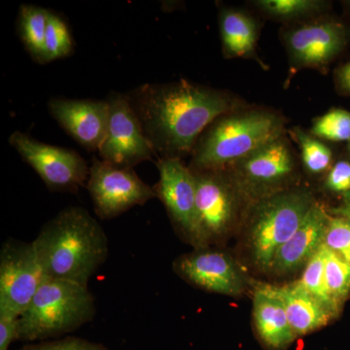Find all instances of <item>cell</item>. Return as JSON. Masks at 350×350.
Returning <instances> with one entry per match:
<instances>
[{
    "label": "cell",
    "instance_id": "1",
    "mask_svg": "<svg viewBox=\"0 0 350 350\" xmlns=\"http://www.w3.org/2000/svg\"><path fill=\"white\" fill-rule=\"evenodd\" d=\"M126 94L159 159L192 155L209 125L243 108L238 98L224 91L184 79L142 85Z\"/></svg>",
    "mask_w": 350,
    "mask_h": 350
},
{
    "label": "cell",
    "instance_id": "2",
    "mask_svg": "<svg viewBox=\"0 0 350 350\" xmlns=\"http://www.w3.org/2000/svg\"><path fill=\"white\" fill-rule=\"evenodd\" d=\"M32 245L45 276L87 287L108 255L105 230L79 206L66 207L48 221Z\"/></svg>",
    "mask_w": 350,
    "mask_h": 350
},
{
    "label": "cell",
    "instance_id": "3",
    "mask_svg": "<svg viewBox=\"0 0 350 350\" xmlns=\"http://www.w3.org/2000/svg\"><path fill=\"white\" fill-rule=\"evenodd\" d=\"M284 121L275 112L239 109L222 115L200 135L190 169L224 170L283 137Z\"/></svg>",
    "mask_w": 350,
    "mask_h": 350
},
{
    "label": "cell",
    "instance_id": "4",
    "mask_svg": "<svg viewBox=\"0 0 350 350\" xmlns=\"http://www.w3.org/2000/svg\"><path fill=\"white\" fill-rule=\"evenodd\" d=\"M94 314V299L87 286L45 276L19 317V340L59 337L92 321Z\"/></svg>",
    "mask_w": 350,
    "mask_h": 350
},
{
    "label": "cell",
    "instance_id": "5",
    "mask_svg": "<svg viewBox=\"0 0 350 350\" xmlns=\"http://www.w3.org/2000/svg\"><path fill=\"white\" fill-rule=\"evenodd\" d=\"M314 204L310 193L292 190L262 204L250 232L251 251L261 268L269 269L278 251L293 237Z\"/></svg>",
    "mask_w": 350,
    "mask_h": 350
},
{
    "label": "cell",
    "instance_id": "6",
    "mask_svg": "<svg viewBox=\"0 0 350 350\" xmlns=\"http://www.w3.org/2000/svg\"><path fill=\"white\" fill-rule=\"evenodd\" d=\"M9 144L51 191L76 192L89 179L90 167L75 150L44 144L20 131H14Z\"/></svg>",
    "mask_w": 350,
    "mask_h": 350
},
{
    "label": "cell",
    "instance_id": "7",
    "mask_svg": "<svg viewBox=\"0 0 350 350\" xmlns=\"http://www.w3.org/2000/svg\"><path fill=\"white\" fill-rule=\"evenodd\" d=\"M88 191L100 219H112L133 206L157 198L155 190L133 169H124L94 158L90 167Z\"/></svg>",
    "mask_w": 350,
    "mask_h": 350
},
{
    "label": "cell",
    "instance_id": "8",
    "mask_svg": "<svg viewBox=\"0 0 350 350\" xmlns=\"http://www.w3.org/2000/svg\"><path fill=\"white\" fill-rule=\"evenodd\" d=\"M44 278L32 243L7 241L0 251V314L19 319Z\"/></svg>",
    "mask_w": 350,
    "mask_h": 350
},
{
    "label": "cell",
    "instance_id": "9",
    "mask_svg": "<svg viewBox=\"0 0 350 350\" xmlns=\"http://www.w3.org/2000/svg\"><path fill=\"white\" fill-rule=\"evenodd\" d=\"M197 186V216L200 248L217 241L231 230L238 198L225 170H191Z\"/></svg>",
    "mask_w": 350,
    "mask_h": 350
},
{
    "label": "cell",
    "instance_id": "10",
    "mask_svg": "<svg viewBox=\"0 0 350 350\" xmlns=\"http://www.w3.org/2000/svg\"><path fill=\"white\" fill-rule=\"evenodd\" d=\"M107 100L109 123L107 137L98 150L100 160L124 169H133L138 163L151 160L155 153L126 94L111 93Z\"/></svg>",
    "mask_w": 350,
    "mask_h": 350
},
{
    "label": "cell",
    "instance_id": "11",
    "mask_svg": "<svg viewBox=\"0 0 350 350\" xmlns=\"http://www.w3.org/2000/svg\"><path fill=\"white\" fill-rule=\"evenodd\" d=\"M159 178L155 190L174 224L200 248L197 216V186L195 175L181 159H158Z\"/></svg>",
    "mask_w": 350,
    "mask_h": 350
},
{
    "label": "cell",
    "instance_id": "12",
    "mask_svg": "<svg viewBox=\"0 0 350 350\" xmlns=\"http://www.w3.org/2000/svg\"><path fill=\"white\" fill-rule=\"evenodd\" d=\"M174 269L191 284L211 293L238 296L243 290L238 266L231 256L221 251L198 248L177 259Z\"/></svg>",
    "mask_w": 350,
    "mask_h": 350
},
{
    "label": "cell",
    "instance_id": "13",
    "mask_svg": "<svg viewBox=\"0 0 350 350\" xmlns=\"http://www.w3.org/2000/svg\"><path fill=\"white\" fill-rule=\"evenodd\" d=\"M48 109L51 116L80 146L89 152L100 150L109 123L107 100L52 98Z\"/></svg>",
    "mask_w": 350,
    "mask_h": 350
},
{
    "label": "cell",
    "instance_id": "14",
    "mask_svg": "<svg viewBox=\"0 0 350 350\" xmlns=\"http://www.w3.org/2000/svg\"><path fill=\"white\" fill-rule=\"evenodd\" d=\"M285 40L294 66L321 68L344 48L345 31L334 21H315L291 29Z\"/></svg>",
    "mask_w": 350,
    "mask_h": 350
},
{
    "label": "cell",
    "instance_id": "15",
    "mask_svg": "<svg viewBox=\"0 0 350 350\" xmlns=\"http://www.w3.org/2000/svg\"><path fill=\"white\" fill-rule=\"evenodd\" d=\"M330 215L315 202L293 237L276 253L269 269L287 273L308 264L324 244Z\"/></svg>",
    "mask_w": 350,
    "mask_h": 350
},
{
    "label": "cell",
    "instance_id": "16",
    "mask_svg": "<svg viewBox=\"0 0 350 350\" xmlns=\"http://www.w3.org/2000/svg\"><path fill=\"white\" fill-rule=\"evenodd\" d=\"M227 169L234 170L246 183L255 186H273L291 176L295 160L291 149L282 137L253 152Z\"/></svg>",
    "mask_w": 350,
    "mask_h": 350
},
{
    "label": "cell",
    "instance_id": "17",
    "mask_svg": "<svg viewBox=\"0 0 350 350\" xmlns=\"http://www.w3.org/2000/svg\"><path fill=\"white\" fill-rule=\"evenodd\" d=\"M266 286L282 301L290 325L297 337L319 330L337 315L297 282L283 286L269 284H266Z\"/></svg>",
    "mask_w": 350,
    "mask_h": 350
},
{
    "label": "cell",
    "instance_id": "18",
    "mask_svg": "<svg viewBox=\"0 0 350 350\" xmlns=\"http://www.w3.org/2000/svg\"><path fill=\"white\" fill-rule=\"evenodd\" d=\"M253 317L258 337L268 350H286L298 338L282 301L266 284H259L253 293Z\"/></svg>",
    "mask_w": 350,
    "mask_h": 350
},
{
    "label": "cell",
    "instance_id": "19",
    "mask_svg": "<svg viewBox=\"0 0 350 350\" xmlns=\"http://www.w3.org/2000/svg\"><path fill=\"white\" fill-rule=\"evenodd\" d=\"M223 50L228 57H248L257 42V27L250 16L241 11L225 9L219 17Z\"/></svg>",
    "mask_w": 350,
    "mask_h": 350
},
{
    "label": "cell",
    "instance_id": "20",
    "mask_svg": "<svg viewBox=\"0 0 350 350\" xmlns=\"http://www.w3.org/2000/svg\"><path fill=\"white\" fill-rule=\"evenodd\" d=\"M49 11L43 7L22 4L18 15V34L34 62L44 64V43Z\"/></svg>",
    "mask_w": 350,
    "mask_h": 350
},
{
    "label": "cell",
    "instance_id": "21",
    "mask_svg": "<svg viewBox=\"0 0 350 350\" xmlns=\"http://www.w3.org/2000/svg\"><path fill=\"white\" fill-rule=\"evenodd\" d=\"M73 50L75 42L66 20L50 10L44 43V64L71 56Z\"/></svg>",
    "mask_w": 350,
    "mask_h": 350
},
{
    "label": "cell",
    "instance_id": "22",
    "mask_svg": "<svg viewBox=\"0 0 350 350\" xmlns=\"http://www.w3.org/2000/svg\"><path fill=\"white\" fill-rule=\"evenodd\" d=\"M326 246L322 245L314 256L306 265L305 271L300 280H298L306 291L324 304L332 312L338 314L340 308L333 300L327 290L325 282Z\"/></svg>",
    "mask_w": 350,
    "mask_h": 350
},
{
    "label": "cell",
    "instance_id": "23",
    "mask_svg": "<svg viewBox=\"0 0 350 350\" xmlns=\"http://www.w3.org/2000/svg\"><path fill=\"white\" fill-rule=\"evenodd\" d=\"M254 3L269 17L285 21L312 17L327 5L319 0H258Z\"/></svg>",
    "mask_w": 350,
    "mask_h": 350
},
{
    "label": "cell",
    "instance_id": "24",
    "mask_svg": "<svg viewBox=\"0 0 350 350\" xmlns=\"http://www.w3.org/2000/svg\"><path fill=\"white\" fill-rule=\"evenodd\" d=\"M325 282L332 300L340 308L350 293V264L327 247Z\"/></svg>",
    "mask_w": 350,
    "mask_h": 350
},
{
    "label": "cell",
    "instance_id": "25",
    "mask_svg": "<svg viewBox=\"0 0 350 350\" xmlns=\"http://www.w3.org/2000/svg\"><path fill=\"white\" fill-rule=\"evenodd\" d=\"M294 137L300 146L306 169L312 174H321L328 170L332 162V151L325 144L300 129L294 131Z\"/></svg>",
    "mask_w": 350,
    "mask_h": 350
},
{
    "label": "cell",
    "instance_id": "26",
    "mask_svg": "<svg viewBox=\"0 0 350 350\" xmlns=\"http://www.w3.org/2000/svg\"><path fill=\"white\" fill-rule=\"evenodd\" d=\"M312 133L332 142H350V112L332 109L315 120Z\"/></svg>",
    "mask_w": 350,
    "mask_h": 350
},
{
    "label": "cell",
    "instance_id": "27",
    "mask_svg": "<svg viewBox=\"0 0 350 350\" xmlns=\"http://www.w3.org/2000/svg\"><path fill=\"white\" fill-rule=\"evenodd\" d=\"M324 245L350 264V220L331 216L324 237Z\"/></svg>",
    "mask_w": 350,
    "mask_h": 350
},
{
    "label": "cell",
    "instance_id": "28",
    "mask_svg": "<svg viewBox=\"0 0 350 350\" xmlns=\"http://www.w3.org/2000/svg\"><path fill=\"white\" fill-rule=\"evenodd\" d=\"M21 350H109L105 345L79 338H66L54 342L25 345Z\"/></svg>",
    "mask_w": 350,
    "mask_h": 350
},
{
    "label": "cell",
    "instance_id": "29",
    "mask_svg": "<svg viewBox=\"0 0 350 350\" xmlns=\"http://www.w3.org/2000/svg\"><path fill=\"white\" fill-rule=\"evenodd\" d=\"M326 187L337 194L350 192V163L340 161L334 165L327 175Z\"/></svg>",
    "mask_w": 350,
    "mask_h": 350
},
{
    "label": "cell",
    "instance_id": "30",
    "mask_svg": "<svg viewBox=\"0 0 350 350\" xmlns=\"http://www.w3.org/2000/svg\"><path fill=\"white\" fill-rule=\"evenodd\" d=\"M19 340V319L0 314V350H9Z\"/></svg>",
    "mask_w": 350,
    "mask_h": 350
},
{
    "label": "cell",
    "instance_id": "31",
    "mask_svg": "<svg viewBox=\"0 0 350 350\" xmlns=\"http://www.w3.org/2000/svg\"><path fill=\"white\" fill-rule=\"evenodd\" d=\"M337 79L340 89L350 94V62L338 69Z\"/></svg>",
    "mask_w": 350,
    "mask_h": 350
},
{
    "label": "cell",
    "instance_id": "32",
    "mask_svg": "<svg viewBox=\"0 0 350 350\" xmlns=\"http://www.w3.org/2000/svg\"><path fill=\"white\" fill-rule=\"evenodd\" d=\"M334 213H335L337 216H342V217H345L350 220V200L349 202L344 204V206L335 209Z\"/></svg>",
    "mask_w": 350,
    "mask_h": 350
},
{
    "label": "cell",
    "instance_id": "33",
    "mask_svg": "<svg viewBox=\"0 0 350 350\" xmlns=\"http://www.w3.org/2000/svg\"><path fill=\"white\" fill-rule=\"evenodd\" d=\"M349 151H350V142H349Z\"/></svg>",
    "mask_w": 350,
    "mask_h": 350
}]
</instances>
